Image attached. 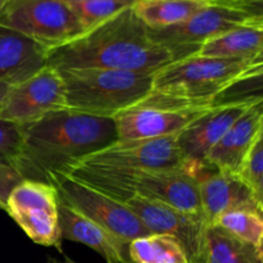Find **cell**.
<instances>
[{"label":"cell","instance_id":"6da1fadb","mask_svg":"<svg viewBox=\"0 0 263 263\" xmlns=\"http://www.w3.org/2000/svg\"><path fill=\"white\" fill-rule=\"evenodd\" d=\"M172 62V51L151 37L133 7L46 53V66L58 71L118 69L156 73Z\"/></svg>","mask_w":263,"mask_h":263},{"label":"cell","instance_id":"7a4b0ae2","mask_svg":"<svg viewBox=\"0 0 263 263\" xmlns=\"http://www.w3.org/2000/svg\"><path fill=\"white\" fill-rule=\"evenodd\" d=\"M118 140L113 118L58 110L23 127L14 168L25 180L49 184L91 154Z\"/></svg>","mask_w":263,"mask_h":263},{"label":"cell","instance_id":"3957f363","mask_svg":"<svg viewBox=\"0 0 263 263\" xmlns=\"http://www.w3.org/2000/svg\"><path fill=\"white\" fill-rule=\"evenodd\" d=\"M66 175L118 202L140 197L202 213L198 180L184 170H131L80 162Z\"/></svg>","mask_w":263,"mask_h":263},{"label":"cell","instance_id":"277c9868","mask_svg":"<svg viewBox=\"0 0 263 263\" xmlns=\"http://www.w3.org/2000/svg\"><path fill=\"white\" fill-rule=\"evenodd\" d=\"M66 89L67 109L115 118L143 103L153 91L152 72L118 69L59 71Z\"/></svg>","mask_w":263,"mask_h":263},{"label":"cell","instance_id":"5b68a950","mask_svg":"<svg viewBox=\"0 0 263 263\" xmlns=\"http://www.w3.org/2000/svg\"><path fill=\"white\" fill-rule=\"evenodd\" d=\"M251 59L192 55L172 62L154 73V97L195 107L211 108V102Z\"/></svg>","mask_w":263,"mask_h":263},{"label":"cell","instance_id":"8992f818","mask_svg":"<svg viewBox=\"0 0 263 263\" xmlns=\"http://www.w3.org/2000/svg\"><path fill=\"white\" fill-rule=\"evenodd\" d=\"M0 26L22 33L48 50L86 31L64 0H7L0 10Z\"/></svg>","mask_w":263,"mask_h":263},{"label":"cell","instance_id":"52a82bcc","mask_svg":"<svg viewBox=\"0 0 263 263\" xmlns=\"http://www.w3.org/2000/svg\"><path fill=\"white\" fill-rule=\"evenodd\" d=\"M49 184L55 187L62 202L97 222L123 243L128 244L152 234L125 203L118 202L71 176H54Z\"/></svg>","mask_w":263,"mask_h":263},{"label":"cell","instance_id":"ba28073f","mask_svg":"<svg viewBox=\"0 0 263 263\" xmlns=\"http://www.w3.org/2000/svg\"><path fill=\"white\" fill-rule=\"evenodd\" d=\"M240 26H249L241 10L223 3H213L177 25L148 30L156 43L172 51L176 62L195 55L204 43Z\"/></svg>","mask_w":263,"mask_h":263},{"label":"cell","instance_id":"9c48e42d","mask_svg":"<svg viewBox=\"0 0 263 263\" xmlns=\"http://www.w3.org/2000/svg\"><path fill=\"white\" fill-rule=\"evenodd\" d=\"M58 203L53 185L23 180L10 193L5 212L33 243L61 249L63 239L58 223Z\"/></svg>","mask_w":263,"mask_h":263},{"label":"cell","instance_id":"30bf717a","mask_svg":"<svg viewBox=\"0 0 263 263\" xmlns=\"http://www.w3.org/2000/svg\"><path fill=\"white\" fill-rule=\"evenodd\" d=\"M208 108L184 104L149 95L143 103L116 116L118 140H141L174 136Z\"/></svg>","mask_w":263,"mask_h":263},{"label":"cell","instance_id":"8fae6325","mask_svg":"<svg viewBox=\"0 0 263 263\" xmlns=\"http://www.w3.org/2000/svg\"><path fill=\"white\" fill-rule=\"evenodd\" d=\"M63 109L66 89L61 72L45 66L12 87L0 105V120L25 127Z\"/></svg>","mask_w":263,"mask_h":263},{"label":"cell","instance_id":"7c38bea8","mask_svg":"<svg viewBox=\"0 0 263 263\" xmlns=\"http://www.w3.org/2000/svg\"><path fill=\"white\" fill-rule=\"evenodd\" d=\"M125 204L152 234H168L184 246L189 263H204V240L208 225L203 213H192L166 203L133 197Z\"/></svg>","mask_w":263,"mask_h":263},{"label":"cell","instance_id":"4fadbf2b","mask_svg":"<svg viewBox=\"0 0 263 263\" xmlns=\"http://www.w3.org/2000/svg\"><path fill=\"white\" fill-rule=\"evenodd\" d=\"M177 135L166 138L117 140L82 162L131 170H184Z\"/></svg>","mask_w":263,"mask_h":263},{"label":"cell","instance_id":"5bb4252c","mask_svg":"<svg viewBox=\"0 0 263 263\" xmlns=\"http://www.w3.org/2000/svg\"><path fill=\"white\" fill-rule=\"evenodd\" d=\"M248 105L211 107L177 134V146L185 162L186 172L198 180L203 172L210 170L204 166L205 158Z\"/></svg>","mask_w":263,"mask_h":263},{"label":"cell","instance_id":"9a60e30c","mask_svg":"<svg viewBox=\"0 0 263 263\" xmlns=\"http://www.w3.org/2000/svg\"><path fill=\"white\" fill-rule=\"evenodd\" d=\"M198 190L203 217L208 226L230 211L251 210L258 212L253 187L240 175L210 168L198 177Z\"/></svg>","mask_w":263,"mask_h":263},{"label":"cell","instance_id":"2e32d148","mask_svg":"<svg viewBox=\"0 0 263 263\" xmlns=\"http://www.w3.org/2000/svg\"><path fill=\"white\" fill-rule=\"evenodd\" d=\"M263 120V99L251 103L207 156V168L240 175Z\"/></svg>","mask_w":263,"mask_h":263},{"label":"cell","instance_id":"e0dca14e","mask_svg":"<svg viewBox=\"0 0 263 263\" xmlns=\"http://www.w3.org/2000/svg\"><path fill=\"white\" fill-rule=\"evenodd\" d=\"M58 223L62 239L89 247L107 263H133L128 258V244L61 199L58 203Z\"/></svg>","mask_w":263,"mask_h":263},{"label":"cell","instance_id":"ac0fdd59","mask_svg":"<svg viewBox=\"0 0 263 263\" xmlns=\"http://www.w3.org/2000/svg\"><path fill=\"white\" fill-rule=\"evenodd\" d=\"M48 49L0 26V82L23 81L46 66Z\"/></svg>","mask_w":263,"mask_h":263},{"label":"cell","instance_id":"d6986e66","mask_svg":"<svg viewBox=\"0 0 263 263\" xmlns=\"http://www.w3.org/2000/svg\"><path fill=\"white\" fill-rule=\"evenodd\" d=\"M263 49V28L240 26L200 46L195 55L252 59Z\"/></svg>","mask_w":263,"mask_h":263},{"label":"cell","instance_id":"ffe728a7","mask_svg":"<svg viewBox=\"0 0 263 263\" xmlns=\"http://www.w3.org/2000/svg\"><path fill=\"white\" fill-rule=\"evenodd\" d=\"M208 4L213 3L195 0H136L133 9L146 27L158 30L187 20Z\"/></svg>","mask_w":263,"mask_h":263},{"label":"cell","instance_id":"44dd1931","mask_svg":"<svg viewBox=\"0 0 263 263\" xmlns=\"http://www.w3.org/2000/svg\"><path fill=\"white\" fill-rule=\"evenodd\" d=\"M263 99V49L211 102V107L251 104Z\"/></svg>","mask_w":263,"mask_h":263},{"label":"cell","instance_id":"7402d4cb","mask_svg":"<svg viewBox=\"0 0 263 263\" xmlns=\"http://www.w3.org/2000/svg\"><path fill=\"white\" fill-rule=\"evenodd\" d=\"M204 263H261L256 248L217 225L208 226L204 240Z\"/></svg>","mask_w":263,"mask_h":263},{"label":"cell","instance_id":"603a6c76","mask_svg":"<svg viewBox=\"0 0 263 263\" xmlns=\"http://www.w3.org/2000/svg\"><path fill=\"white\" fill-rule=\"evenodd\" d=\"M128 258L133 263H189L181 241L168 234H151L130 241Z\"/></svg>","mask_w":263,"mask_h":263},{"label":"cell","instance_id":"cb8c5ba5","mask_svg":"<svg viewBox=\"0 0 263 263\" xmlns=\"http://www.w3.org/2000/svg\"><path fill=\"white\" fill-rule=\"evenodd\" d=\"M217 225L240 240L256 247L263 236V217L256 211L235 210L221 215Z\"/></svg>","mask_w":263,"mask_h":263},{"label":"cell","instance_id":"d4e9b609","mask_svg":"<svg viewBox=\"0 0 263 263\" xmlns=\"http://www.w3.org/2000/svg\"><path fill=\"white\" fill-rule=\"evenodd\" d=\"M136 0H85L72 4L74 13L81 21L85 30L94 27L113 17L121 10L130 8Z\"/></svg>","mask_w":263,"mask_h":263},{"label":"cell","instance_id":"484cf974","mask_svg":"<svg viewBox=\"0 0 263 263\" xmlns=\"http://www.w3.org/2000/svg\"><path fill=\"white\" fill-rule=\"evenodd\" d=\"M23 143V127L0 120V164L14 167Z\"/></svg>","mask_w":263,"mask_h":263},{"label":"cell","instance_id":"4316f807","mask_svg":"<svg viewBox=\"0 0 263 263\" xmlns=\"http://www.w3.org/2000/svg\"><path fill=\"white\" fill-rule=\"evenodd\" d=\"M263 172V120L261 128L258 131L253 146L251 149L246 164L240 172V176L246 180L248 184H253Z\"/></svg>","mask_w":263,"mask_h":263},{"label":"cell","instance_id":"83f0119b","mask_svg":"<svg viewBox=\"0 0 263 263\" xmlns=\"http://www.w3.org/2000/svg\"><path fill=\"white\" fill-rule=\"evenodd\" d=\"M23 177L20 172L12 166L7 164H0V203L3 204L5 211V204L9 198L10 193L13 192L15 186L23 181Z\"/></svg>","mask_w":263,"mask_h":263},{"label":"cell","instance_id":"f1b7e54d","mask_svg":"<svg viewBox=\"0 0 263 263\" xmlns=\"http://www.w3.org/2000/svg\"><path fill=\"white\" fill-rule=\"evenodd\" d=\"M228 4L241 10L249 26L263 28V0H231Z\"/></svg>","mask_w":263,"mask_h":263},{"label":"cell","instance_id":"f546056e","mask_svg":"<svg viewBox=\"0 0 263 263\" xmlns=\"http://www.w3.org/2000/svg\"><path fill=\"white\" fill-rule=\"evenodd\" d=\"M14 85H15L14 82H10V81L0 82V105L3 104V102H4L5 98H7V95L9 94V91L12 90V87L14 86Z\"/></svg>","mask_w":263,"mask_h":263},{"label":"cell","instance_id":"4dcf8cb0","mask_svg":"<svg viewBox=\"0 0 263 263\" xmlns=\"http://www.w3.org/2000/svg\"><path fill=\"white\" fill-rule=\"evenodd\" d=\"M252 187H253V192H254V194H256L257 202H258V198L263 195V172H262L261 176H259L258 179H257L256 181L252 184Z\"/></svg>","mask_w":263,"mask_h":263},{"label":"cell","instance_id":"1f68e13d","mask_svg":"<svg viewBox=\"0 0 263 263\" xmlns=\"http://www.w3.org/2000/svg\"><path fill=\"white\" fill-rule=\"evenodd\" d=\"M254 248H256V253H257V257H258L259 262L263 263V236L259 239V241L257 243V246L254 247Z\"/></svg>","mask_w":263,"mask_h":263},{"label":"cell","instance_id":"d6a6232c","mask_svg":"<svg viewBox=\"0 0 263 263\" xmlns=\"http://www.w3.org/2000/svg\"><path fill=\"white\" fill-rule=\"evenodd\" d=\"M48 263H77L73 259H71L69 257H64L63 259H57V258H49Z\"/></svg>","mask_w":263,"mask_h":263},{"label":"cell","instance_id":"836d02e7","mask_svg":"<svg viewBox=\"0 0 263 263\" xmlns=\"http://www.w3.org/2000/svg\"><path fill=\"white\" fill-rule=\"evenodd\" d=\"M258 212H259V215L263 217V195L258 198Z\"/></svg>","mask_w":263,"mask_h":263},{"label":"cell","instance_id":"e575fe53","mask_svg":"<svg viewBox=\"0 0 263 263\" xmlns=\"http://www.w3.org/2000/svg\"><path fill=\"white\" fill-rule=\"evenodd\" d=\"M195 2H204V3H228L229 0H195Z\"/></svg>","mask_w":263,"mask_h":263},{"label":"cell","instance_id":"d590c367","mask_svg":"<svg viewBox=\"0 0 263 263\" xmlns=\"http://www.w3.org/2000/svg\"><path fill=\"white\" fill-rule=\"evenodd\" d=\"M66 3H68L69 5L72 4H76V3H80V2H85V0H64Z\"/></svg>","mask_w":263,"mask_h":263},{"label":"cell","instance_id":"8d00e7d4","mask_svg":"<svg viewBox=\"0 0 263 263\" xmlns=\"http://www.w3.org/2000/svg\"><path fill=\"white\" fill-rule=\"evenodd\" d=\"M5 2H7V0H0V10H2L3 7H4Z\"/></svg>","mask_w":263,"mask_h":263},{"label":"cell","instance_id":"74e56055","mask_svg":"<svg viewBox=\"0 0 263 263\" xmlns=\"http://www.w3.org/2000/svg\"><path fill=\"white\" fill-rule=\"evenodd\" d=\"M0 210H3V211H4V207H3V204H2V203H0Z\"/></svg>","mask_w":263,"mask_h":263},{"label":"cell","instance_id":"f35d334b","mask_svg":"<svg viewBox=\"0 0 263 263\" xmlns=\"http://www.w3.org/2000/svg\"><path fill=\"white\" fill-rule=\"evenodd\" d=\"M231 2V0H229V2L228 3H230ZM228 3H225V4H228Z\"/></svg>","mask_w":263,"mask_h":263}]
</instances>
